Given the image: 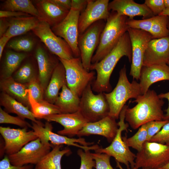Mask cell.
I'll return each mask as SVG.
<instances>
[{
    "label": "cell",
    "mask_w": 169,
    "mask_h": 169,
    "mask_svg": "<svg viewBox=\"0 0 169 169\" xmlns=\"http://www.w3.org/2000/svg\"><path fill=\"white\" fill-rule=\"evenodd\" d=\"M124 56L128 58L130 63L131 62V44L127 31L103 59L97 63L91 64L90 70H95L97 73L96 79L91 84L93 91L99 93L111 90L110 82L111 74L118 61Z\"/></svg>",
    "instance_id": "cell-1"
},
{
    "label": "cell",
    "mask_w": 169,
    "mask_h": 169,
    "mask_svg": "<svg viewBox=\"0 0 169 169\" xmlns=\"http://www.w3.org/2000/svg\"><path fill=\"white\" fill-rule=\"evenodd\" d=\"M133 102L136 105L127 109L125 117V120L133 129H137L151 121L164 120L162 110L164 101L154 90L149 89Z\"/></svg>",
    "instance_id": "cell-2"
},
{
    "label": "cell",
    "mask_w": 169,
    "mask_h": 169,
    "mask_svg": "<svg viewBox=\"0 0 169 169\" xmlns=\"http://www.w3.org/2000/svg\"><path fill=\"white\" fill-rule=\"evenodd\" d=\"M127 17L111 11L101 33L99 45L91 60V64L103 59L116 45L123 35L127 31Z\"/></svg>",
    "instance_id": "cell-3"
},
{
    "label": "cell",
    "mask_w": 169,
    "mask_h": 169,
    "mask_svg": "<svg viewBox=\"0 0 169 169\" xmlns=\"http://www.w3.org/2000/svg\"><path fill=\"white\" fill-rule=\"evenodd\" d=\"M109 107V115L118 119L127 101L131 98L136 99L141 95L139 83L133 79L130 82L126 74L124 65L119 71V78L113 90L109 93H103Z\"/></svg>",
    "instance_id": "cell-4"
},
{
    "label": "cell",
    "mask_w": 169,
    "mask_h": 169,
    "mask_svg": "<svg viewBox=\"0 0 169 169\" xmlns=\"http://www.w3.org/2000/svg\"><path fill=\"white\" fill-rule=\"evenodd\" d=\"M128 106L125 105L119 115L120 120L117 134L111 144L103 148L100 147L95 150V152L105 153L114 158L116 162L125 164L127 169H132L135 167L136 155L133 153L123 140L121 136L122 132L127 131L129 126L128 123L125 122V113Z\"/></svg>",
    "instance_id": "cell-5"
},
{
    "label": "cell",
    "mask_w": 169,
    "mask_h": 169,
    "mask_svg": "<svg viewBox=\"0 0 169 169\" xmlns=\"http://www.w3.org/2000/svg\"><path fill=\"white\" fill-rule=\"evenodd\" d=\"M59 59L65 69L67 86L74 94L80 97L85 89L94 79L95 73L85 69L80 57Z\"/></svg>",
    "instance_id": "cell-6"
},
{
    "label": "cell",
    "mask_w": 169,
    "mask_h": 169,
    "mask_svg": "<svg viewBox=\"0 0 169 169\" xmlns=\"http://www.w3.org/2000/svg\"><path fill=\"white\" fill-rule=\"evenodd\" d=\"M169 162V145L146 141L136 155L135 167L159 169Z\"/></svg>",
    "instance_id": "cell-7"
},
{
    "label": "cell",
    "mask_w": 169,
    "mask_h": 169,
    "mask_svg": "<svg viewBox=\"0 0 169 169\" xmlns=\"http://www.w3.org/2000/svg\"><path fill=\"white\" fill-rule=\"evenodd\" d=\"M79 110L89 122H93L108 115L109 107L103 93L94 94L90 83L80 97Z\"/></svg>",
    "instance_id": "cell-8"
},
{
    "label": "cell",
    "mask_w": 169,
    "mask_h": 169,
    "mask_svg": "<svg viewBox=\"0 0 169 169\" xmlns=\"http://www.w3.org/2000/svg\"><path fill=\"white\" fill-rule=\"evenodd\" d=\"M31 128L43 144L51 146L53 148L57 145L65 144L77 147L84 151L95 149L94 146H90L94 142H86L84 138H70L54 132L52 125L48 121H47L44 125L32 122Z\"/></svg>",
    "instance_id": "cell-9"
},
{
    "label": "cell",
    "mask_w": 169,
    "mask_h": 169,
    "mask_svg": "<svg viewBox=\"0 0 169 169\" xmlns=\"http://www.w3.org/2000/svg\"><path fill=\"white\" fill-rule=\"evenodd\" d=\"M105 24L104 20L97 21L83 33L79 34L78 45L80 57L84 68L88 71L90 70L92 59L99 45L100 35Z\"/></svg>",
    "instance_id": "cell-10"
},
{
    "label": "cell",
    "mask_w": 169,
    "mask_h": 169,
    "mask_svg": "<svg viewBox=\"0 0 169 169\" xmlns=\"http://www.w3.org/2000/svg\"><path fill=\"white\" fill-rule=\"evenodd\" d=\"M127 32L131 42L132 55L129 74L133 79L137 81L143 66L145 51L153 38L150 33L141 29L129 28Z\"/></svg>",
    "instance_id": "cell-11"
},
{
    "label": "cell",
    "mask_w": 169,
    "mask_h": 169,
    "mask_svg": "<svg viewBox=\"0 0 169 169\" xmlns=\"http://www.w3.org/2000/svg\"><path fill=\"white\" fill-rule=\"evenodd\" d=\"M32 31L49 50L59 58L69 59L74 57L68 43L64 39L56 35L46 23L40 21L38 25Z\"/></svg>",
    "instance_id": "cell-12"
},
{
    "label": "cell",
    "mask_w": 169,
    "mask_h": 169,
    "mask_svg": "<svg viewBox=\"0 0 169 169\" xmlns=\"http://www.w3.org/2000/svg\"><path fill=\"white\" fill-rule=\"evenodd\" d=\"M81 12L71 8L64 19L51 30L57 36L64 39L71 48L74 57H80L78 45L79 35V20Z\"/></svg>",
    "instance_id": "cell-13"
},
{
    "label": "cell",
    "mask_w": 169,
    "mask_h": 169,
    "mask_svg": "<svg viewBox=\"0 0 169 169\" xmlns=\"http://www.w3.org/2000/svg\"><path fill=\"white\" fill-rule=\"evenodd\" d=\"M51 147V146L43 144L38 138L28 143L18 152L8 156L14 165H36L50 151Z\"/></svg>",
    "instance_id": "cell-14"
},
{
    "label": "cell",
    "mask_w": 169,
    "mask_h": 169,
    "mask_svg": "<svg viewBox=\"0 0 169 169\" xmlns=\"http://www.w3.org/2000/svg\"><path fill=\"white\" fill-rule=\"evenodd\" d=\"M0 133L5 143V153L8 156L16 153L29 142L38 138L32 130L15 129L0 126Z\"/></svg>",
    "instance_id": "cell-15"
},
{
    "label": "cell",
    "mask_w": 169,
    "mask_h": 169,
    "mask_svg": "<svg viewBox=\"0 0 169 169\" xmlns=\"http://www.w3.org/2000/svg\"><path fill=\"white\" fill-rule=\"evenodd\" d=\"M109 0H88L85 9L80 13L79 20V34L83 33L95 22L103 20L106 22L110 12Z\"/></svg>",
    "instance_id": "cell-16"
},
{
    "label": "cell",
    "mask_w": 169,
    "mask_h": 169,
    "mask_svg": "<svg viewBox=\"0 0 169 169\" xmlns=\"http://www.w3.org/2000/svg\"><path fill=\"white\" fill-rule=\"evenodd\" d=\"M43 119L50 122L53 121L60 124L64 128L58 131L57 133L70 138L77 136L89 122L79 110L73 113L50 115L44 117Z\"/></svg>",
    "instance_id": "cell-17"
},
{
    "label": "cell",
    "mask_w": 169,
    "mask_h": 169,
    "mask_svg": "<svg viewBox=\"0 0 169 169\" xmlns=\"http://www.w3.org/2000/svg\"><path fill=\"white\" fill-rule=\"evenodd\" d=\"M169 59V36L153 39L145 51L143 66L166 64Z\"/></svg>",
    "instance_id": "cell-18"
},
{
    "label": "cell",
    "mask_w": 169,
    "mask_h": 169,
    "mask_svg": "<svg viewBox=\"0 0 169 169\" xmlns=\"http://www.w3.org/2000/svg\"><path fill=\"white\" fill-rule=\"evenodd\" d=\"M116 119L109 115L97 121L88 122L79 131L77 136L79 137L91 135H98L105 137L111 142L118 129Z\"/></svg>",
    "instance_id": "cell-19"
},
{
    "label": "cell",
    "mask_w": 169,
    "mask_h": 169,
    "mask_svg": "<svg viewBox=\"0 0 169 169\" xmlns=\"http://www.w3.org/2000/svg\"><path fill=\"white\" fill-rule=\"evenodd\" d=\"M108 9L120 15L128 16L130 19L137 16H142L143 19L155 16L144 3H137L133 0H114L109 3Z\"/></svg>",
    "instance_id": "cell-20"
},
{
    "label": "cell",
    "mask_w": 169,
    "mask_h": 169,
    "mask_svg": "<svg viewBox=\"0 0 169 169\" xmlns=\"http://www.w3.org/2000/svg\"><path fill=\"white\" fill-rule=\"evenodd\" d=\"M139 80L141 94L143 95L153 83L169 80V66L166 64L142 66Z\"/></svg>",
    "instance_id": "cell-21"
},
{
    "label": "cell",
    "mask_w": 169,
    "mask_h": 169,
    "mask_svg": "<svg viewBox=\"0 0 169 169\" xmlns=\"http://www.w3.org/2000/svg\"><path fill=\"white\" fill-rule=\"evenodd\" d=\"M35 56L38 67V78L45 91L54 71L59 62V60L49 54L40 45L36 48Z\"/></svg>",
    "instance_id": "cell-22"
},
{
    "label": "cell",
    "mask_w": 169,
    "mask_h": 169,
    "mask_svg": "<svg viewBox=\"0 0 169 169\" xmlns=\"http://www.w3.org/2000/svg\"><path fill=\"white\" fill-rule=\"evenodd\" d=\"M35 5L38 14L39 20L46 23L50 27L61 22L69 11L60 8L50 0L36 1Z\"/></svg>",
    "instance_id": "cell-23"
},
{
    "label": "cell",
    "mask_w": 169,
    "mask_h": 169,
    "mask_svg": "<svg viewBox=\"0 0 169 169\" xmlns=\"http://www.w3.org/2000/svg\"><path fill=\"white\" fill-rule=\"evenodd\" d=\"M0 88L2 92L8 95L30 110L29 90L27 84L16 82L11 76L1 79Z\"/></svg>",
    "instance_id": "cell-24"
},
{
    "label": "cell",
    "mask_w": 169,
    "mask_h": 169,
    "mask_svg": "<svg viewBox=\"0 0 169 169\" xmlns=\"http://www.w3.org/2000/svg\"><path fill=\"white\" fill-rule=\"evenodd\" d=\"M65 84L66 81L65 69L59 61L44 91V99L54 104L59 95L60 90Z\"/></svg>",
    "instance_id": "cell-25"
},
{
    "label": "cell",
    "mask_w": 169,
    "mask_h": 169,
    "mask_svg": "<svg viewBox=\"0 0 169 169\" xmlns=\"http://www.w3.org/2000/svg\"><path fill=\"white\" fill-rule=\"evenodd\" d=\"M8 19L9 26L4 35L11 38L32 30L38 25L40 21L37 17L33 16H23Z\"/></svg>",
    "instance_id": "cell-26"
},
{
    "label": "cell",
    "mask_w": 169,
    "mask_h": 169,
    "mask_svg": "<svg viewBox=\"0 0 169 169\" xmlns=\"http://www.w3.org/2000/svg\"><path fill=\"white\" fill-rule=\"evenodd\" d=\"M0 104L3 106L8 113L16 114L24 119H28L39 125L44 124L36 120L30 110L21 103L7 94L2 92L0 96Z\"/></svg>",
    "instance_id": "cell-27"
},
{
    "label": "cell",
    "mask_w": 169,
    "mask_h": 169,
    "mask_svg": "<svg viewBox=\"0 0 169 169\" xmlns=\"http://www.w3.org/2000/svg\"><path fill=\"white\" fill-rule=\"evenodd\" d=\"M80 97L74 94L67 84L63 86L54 103L61 113L75 112L79 110Z\"/></svg>",
    "instance_id": "cell-28"
},
{
    "label": "cell",
    "mask_w": 169,
    "mask_h": 169,
    "mask_svg": "<svg viewBox=\"0 0 169 169\" xmlns=\"http://www.w3.org/2000/svg\"><path fill=\"white\" fill-rule=\"evenodd\" d=\"M63 145H57L53 147L36 165L35 169H62L61 161L64 155L71 153L70 149L66 147L61 150Z\"/></svg>",
    "instance_id": "cell-29"
},
{
    "label": "cell",
    "mask_w": 169,
    "mask_h": 169,
    "mask_svg": "<svg viewBox=\"0 0 169 169\" xmlns=\"http://www.w3.org/2000/svg\"><path fill=\"white\" fill-rule=\"evenodd\" d=\"M24 52H18L12 50L7 51L1 74V79L11 77L18 68L21 62L27 56Z\"/></svg>",
    "instance_id": "cell-30"
},
{
    "label": "cell",
    "mask_w": 169,
    "mask_h": 169,
    "mask_svg": "<svg viewBox=\"0 0 169 169\" xmlns=\"http://www.w3.org/2000/svg\"><path fill=\"white\" fill-rule=\"evenodd\" d=\"M29 99L30 110L36 119H43L46 116L61 113L59 108L54 104L44 99L39 102L35 100L32 96L29 90Z\"/></svg>",
    "instance_id": "cell-31"
},
{
    "label": "cell",
    "mask_w": 169,
    "mask_h": 169,
    "mask_svg": "<svg viewBox=\"0 0 169 169\" xmlns=\"http://www.w3.org/2000/svg\"><path fill=\"white\" fill-rule=\"evenodd\" d=\"M2 10L21 12L38 18L36 7L29 0H7L2 5Z\"/></svg>",
    "instance_id": "cell-32"
},
{
    "label": "cell",
    "mask_w": 169,
    "mask_h": 169,
    "mask_svg": "<svg viewBox=\"0 0 169 169\" xmlns=\"http://www.w3.org/2000/svg\"><path fill=\"white\" fill-rule=\"evenodd\" d=\"M147 133L146 123L141 126L136 132L132 136L122 138L127 145L139 151L142 149L144 143L147 141Z\"/></svg>",
    "instance_id": "cell-33"
},
{
    "label": "cell",
    "mask_w": 169,
    "mask_h": 169,
    "mask_svg": "<svg viewBox=\"0 0 169 169\" xmlns=\"http://www.w3.org/2000/svg\"><path fill=\"white\" fill-rule=\"evenodd\" d=\"M168 17L165 15L156 16L150 33L153 39H157L169 36L167 27Z\"/></svg>",
    "instance_id": "cell-34"
},
{
    "label": "cell",
    "mask_w": 169,
    "mask_h": 169,
    "mask_svg": "<svg viewBox=\"0 0 169 169\" xmlns=\"http://www.w3.org/2000/svg\"><path fill=\"white\" fill-rule=\"evenodd\" d=\"M36 77L33 66L31 63L27 62L22 66L12 77L16 82L27 84Z\"/></svg>",
    "instance_id": "cell-35"
},
{
    "label": "cell",
    "mask_w": 169,
    "mask_h": 169,
    "mask_svg": "<svg viewBox=\"0 0 169 169\" xmlns=\"http://www.w3.org/2000/svg\"><path fill=\"white\" fill-rule=\"evenodd\" d=\"M34 45V41L32 39L25 37L10 40L7 43V46L16 52L25 53L31 51Z\"/></svg>",
    "instance_id": "cell-36"
},
{
    "label": "cell",
    "mask_w": 169,
    "mask_h": 169,
    "mask_svg": "<svg viewBox=\"0 0 169 169\" xmlns=\"http://www.w3.org/2000/svg\"><path fill=\"white\" fill-rule=\"evenodd\" d=\"M0 123L10 124L17 125L22 128L31 127V125L24 119L18 116H14L9 114L0 107Z\"/></svg>",
    "instance_id": "cell-37"
},
{
    "label": "cell",
    "mask_w": 169,
    "mask_h": 169,
    "mask_svg": "<svg viewBox=\"0 0 169 169\" xmlns=\"http://www.w3.org/2000/svg\"><path fill=\"white\" fill-rule=\"evenodd\" d=\"M155 18L156 16L142 20L130 19L128 18L126 24L129 28L141 29L150 33Z\"/></svg>",
    "instance_id": "cell-38"
},
{
    "label": "cell",
    "mask_w": 169,
    "mask_h": 169,
    "mask_svg": "<svg viewBox=\"0 0 169 169\" xmlns=\"http://www.w3.org/2000/svg\"><path fill=\"white\" fill-rule=\"evenodd\" d=\"M27 85L30 90L32 96L35 100L39 102L44 100V90L42 87L38 78L35 77Z\"/></svg>",
    "instance_id": "cell-39"
},
{
    "label": "cell",
    "mask_w": 169,
    "mask_h": 169,
    "mask_svg": "<svg viewBox=\"0 0 169 169\" xmlns=\"http://www.w3.org/2000/svg\"><path fill=\"white\" fill-rule=\"evenodd\" d=\"M95 162L96 169H114L110 164V156L105 154L97 152L91 153Z\"/></svg>",
    "instance_id": "cell-40"
},
{
    "label": "cell",
    "mask_w": 169,
    "mask_h": 169,
    "mask_svg": "<svg viewBox=\"0 0 169 169\" xmlns=\"http://www.w3.org/2000/svg\"><path fill=\"white\" fill-rule=\"evenodd\" d=\"M80 149L77 152L80 158L81 164L79 169H92L96 166L95 162L89 150L83 151Z\"/></svg>",
    "instance_id": "cell-41"
},
{
    "label": "cell",
    "mask_w": 169,
    "mask_h": 169,
    "mask_svg": "<svg viewBox=\"0 0 169 169\" xmlns=\"http://www.w3.org/2000/svg\"><path fill=\"white\" fill-rule=\"evenodd\" d=\"M169 121L166 120L152 121L146 123L147 133V141L157 133L163 126Z\"/></svg>",
    "instance_id": "cell-42"
},
{
    "label": "cell",
    "mask_w": 169,
    "mask_h": 169,
    "mask_svg": "<svg viewBox=\"0 0 169 169\" xmlns=\"http://www.w3.org/2000/svg\"><path fill=\"white\" fill-rule=\"evenodd\" d=\"M150 141L169 145V121L151 138Z\"/></svg>",
    "instance_id": "cell-43"
},
{
    "label": "cell",
    "mask_w": 169,
    "mask_h": 169,
    "mask_svg": "<svg viewBox=\"0 0 169 169\" xmlns=\"http://www.w3.org/2000/svg\"><path fill=\"white\" fill-rule=\"evenodd\" d=\"M144 3L155 16L159 15L166 8L163 0H145Z\"/></svg>",
    "instance_id": "cell-44"
},
{
    "label": "cell",
    "mask_w": 169,
    "mask_h": 169,
    "mask_svg": "<svg viewBox=\"0 0 169 169\" xmlns=\"http://www.w3.org/2000/svg\"><path fill=\"white\" fill-rule=\"evenodd\" d=\"M33 165H28L23 166H17L12 165L8 156H5L0 161V169H33Z\"/></svg>",
    "instance_id": "cell-45"
},
{
    "label": "cell",
    "mask_w": 169,
    "mask_h": 169,
    "mask_svg": "<svg viewBox=\"0 0 169 169\" xmlns=\"http://www.w3.org/2000/svg\"><path fill=\"white\" fill-rule=\"evenodd\" d=\"M29 16L27 13L21 12L3 10L0 11V18H10Z\"/></svg>",
    "instance_id": "cell-46"
},
{
    "label": "cell",
    "mask_w": 169,
    "mask_h": 169,
    "mask_svg": "<svg viewBox=\"0 0 169 169\" xmlns=\"http://www.w3.org/2000/svg\"><path fill=\"white\" fill-rule=\"evenodd\" d=\"M88 0H72L71 8L80 11L81 13L85 9Z\"/></svg>",
    "instance_id": "cell-47"
},
{
    "label": "cell",
    "mask_w": 169,
    "mask_h": 169,
    "mask_svg": "<svg viewBox=\"0 0 169 169\" xmlns=\"http://www.w3.org/2000/svg\"><path fill=\"white\" fill-rule=\"evenodd\" d=\"M50 1L60 8L67 11H69L71 8V0H50Z\"/></svg>",
    "instance_id": "cell-48"
},
{
    "label": "cell",
    "mask_w": 169,
    "mask_h": 169,
    "mask_svg": "<svg viewBox=\"0 0 169 169\" xmlns=\"http://www.w3.org/2000/svg\"><path fill=\"white\" fill-rule=\"evenodd\" d=\"M9 26V22L7 18L0 19V38L2 37L6 33Z\"/></svg>",
    "instance_id": "cell-49"
},
{
    "label": "cell",
    "mask_w": 169,
    "mask_h": 169,
    "mask_svg": "<svg viewBox=\"0 0 169 169\" xmlns=\"http://www.w3.org/2000/svg\"><path fill=\"white\" fill-rule=\"evenodd\" d=\"M11 38L10 37L6 36L4 35L0 38V59L2 56L3 53L4 49L8 42L9 40Z\"/></svg>",
    "instance_id": "cell-50"
},
{
    "label": "cell",
    "mask_w": 169,
    "mask_h": 169,
    "mask_svg": "<svg viewBox=\"0 0 169 169\" xmlns=\"http://www.w3.org/2000/svg\"><path fill=\"white\" fill-rule=\"evenodd\" d=\"M159 98L161 99H166L168 101V106L165 110L166 113L164 114V120L169 121V92L166 93H161L158 95Z\"/></svg>",
    "instance_id": "cell-51"
},
{
    "label": "cell",
    "mask_w": 169,
    "mask_h": 169,
    "mask_svg": "<svg viewBox=\"0 0 169 169\" xmlns=\"http://www.w3.org/2000/svg\"><path fill=\"white\" fill-rule=\"evenodd\" d=\"M0 157H2L3 156L4 153H5V143L3 140H0Z\"/></svg>",
    "instance_id": "cell-52"
},
{
    "label": "cell",
    "mask_w": 169,
    "mask_h": 169,
    "mask_svg": "<svg viewBox=\"0 0 169 169\" xmlns=\"http://www.w3.org/2000/svg\"><path fill=\"white\" fill-rule=\"evenodd\" d=\"M159 15L169 16V8H166Z\"/></svg>",
    "instance_id": "cell-53"
},
{
    "label": "cell",
    "mask_w": 169,
    "mask_h": 169,
    "mask_svg": "<svg viewBox=\"0 0 169 169\" xmlns=\"http://www.w3.org/2000/svg\"><path fill=\"white\" fill-rule=\"evenodd\" d=\"M166 8H169V0H163Z\"/></svg>",
    "instance_id": "cell-54"
},
{
    "label": "cell",
    "mask_w": 169,
    "mask_h": 169,
    "mask_svg": "<svg viewBox=\"0 0 169 169\" xmlns=\"http://www.w3.org/2000/svg\"><path fill=\"white\" fill-rule=\"evenodd\" d=\"M116 162V167L118 168H119V169H124L122 166H121V165L120 164V163L119 162ZM132 169H136V168L135 167H134Z\"/></svg>",
    "instance_id": "cell-55"
},
{
    "label": "cell",
    "mask_w": 169,
    "mask_h": 169,
    "mask_svg": "<svg viewBox=\"0 0 169 169\" xmlns=\"http://www.w3.org/2000/svg\"><path fill=\"white\" fill-rule=\"evenodd\" d=\"M159 169H169V162L162 167Z\"/></svg>",
    "instance_id": "cell-56"
},
{
    "label": "cell",
    "mask_w": 169,
    "mask_h": 169,
    "mask_svg": "<svg viewBox=\"0 0 169 169\" xmlns=\"http://www.w3.org/2000/svg\"><path fill=\"white\" fill-rule=\"evenodd\" d=\"M168 19L167 24V27L169 31V16H168Z\"/></svg>",
    "instance_id": "cell-57"
},
{
    "label": "cell",
    "mask_w": 169,
    "mask_h": 169,
    "mask_svg": "<svg viewBox=\"0 0 169 169\" xmlns=\"http://www.w3.org/2000/svg\"><path fill=\"white\" fill-rule=\"evenodd\" d=\"M167 64L169 65V59L168 61V62H167Z\"/></svg>",
    "instance_id": "cell-58"
},
{
    "label": "cell",
    "mask_w": 169,
    "mask_h": 169,
    "mask_svg": "<svg viewBox=\"0 0 169 169\" xmlns=\"http://www.w3.org/2000/svg\"><path fill=\"white\" fill-rule=\"evenodd\" d=\"M142 169H149V168H143Z\"/></svg>",
    "instance_id": "cell-59"
}]
</instances>
